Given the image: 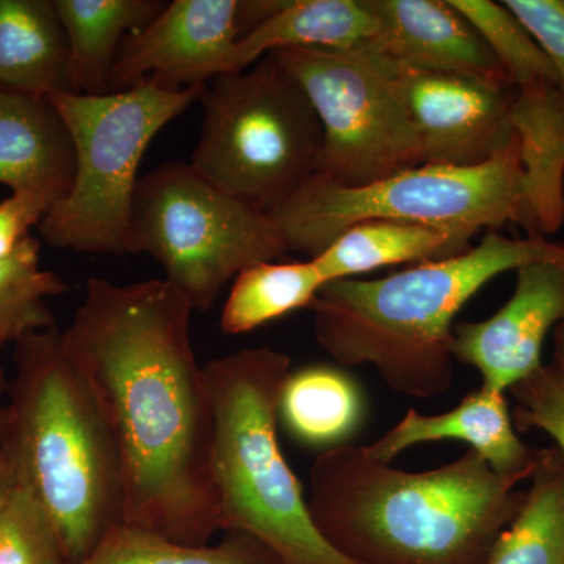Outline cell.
I'll return each mask as SVG.
<instances>
[{
    "mask_svg": "<svg viewBox=\"0 0 564 564\" xmlns=\"http://www.w3.org/2000/svg\"><path fill=\"white\" fill-rule=\"evenodd\" d=\"M192 303L166 280L90 278L62 332L120 456L124 522L193 547L220 532L214 414L191 337Z\"/></svg>",
    "mask_w": 564,
    "mask_h": 564,
    "instance_id": "obj_1",
    "label": "cell"
},
{
    "mask_svg": "<svg viewBox=\"0 0 564 564\" xmlns=\"http://www.w3.org/2000/svg\"><path fill=\"white\" fill-rule=\"evenodd\" d=\"M522 481L470 448L406 473L345 444L317 456L306 500L323 540L352 564H481L524 502Z\"/></svg>",
    "mask_w": 564,
    "mask_h": 564,
    "instance_id": "obj_2",
    "label": "cell"
},
{
    "mask_svg": "<svg viewBox=\"0 0 564 564\" xmlns=\"http://www.w3.org/2000/svg\"><path fill=\"white\" fill-rule=\"evenodd\" d=\"M540 261L564 262L563 245L489 231L452 258L378 280L326 282L310 306L315 340L340 366H373L392 391L443 395L454 384L456 314L494 278Z\"/></svg>",
    "mask_w": 564,
    "mask_h": 564,
    "instance_id": "obj_3",
    "label": "cell"
},
{
    "mask_svg": "<svg viewBox=\"0 0 564 564\" xmlns=\"http://www.w3.org/2000/svg\"><path fill=\"white\" fill-rule=\"evenodd\" d=\"M13 364L0 454L50 516L66 562L76 564L124 522L117 445L57 326L20 337Z\"/></svg>",
    "mask_w": 564,
    "mask_h": 564,
    "instance_id": "obj_4",
    "label": "cell"
},
{
    "mask_svg": "<svg viewBox=\"0 0 564 564\" xmlns=\"http://www.w3.org/2000/svg\"><path fill=\"white\" fill-rule=\"evenodd\" d=\"M291 364L269 345L204 364L220 532L250 534L281 564H352L315 529L303 486L282 454L278 422Z\"/></svg>",
    "mask_w": 564,
    "mask_h": 564,
    "instance_id": "obj_5",
    "label": "cell"
},
{
    "mask_svg": "<svg viewBox=\"0 0 564 564\" xmlns=\"http://www.w3.org/2000/svg\"><path fill=\"white\" fill-rule=\"evenodd\" d=\"M270 217L289 251L310 259L356 223L393 220L475 236L514 223L534 229L518 135L507 150L475 166L419 165L386 180L347 187L313 176Z\"/></svg>",
    "mask_w": 564,
    "mask_h": 564,
    "instance_id": "obj_6",
    "label": "cell"
},
{
    "mask_svg": "<svg viewBox=\"0 0 564 564\" xmlns=\"http://www.w3.org/2000/svg\"><path fill=\"white\" fill-rule=\"evenodd\" d=\"M203 90L204 85L169 90L147 79L107 95L50 96L68 128L76 166L69 192L39 225L44 242L62 250L129 254L144 152L166 124L199 101Z\"/></svg>",
    "mask_w": 564,
    "mask_h": 564,
    "instance_id": "obj_7",
    "label": "cell"
},
{
    "mask_svg": "<svg viewBox=\"0 0 564 564\" xmlns=\"http://www.w3.org/2000/svg\"><path fill=\"white\" fill-rule=\"evenodd\" d=\"M199 102L203 124L191 165L218 191L270 214L317 174L321 121L273 54L215 77Z\"/></svg>",
    "mask_w": 564,
    "mask_h": 564,
    "instance_id": "obj_8",
    "label": "cell"
},
{
    "mask_svg": "<svg viewBox=\"0 0 564 564\" xmlns=\"http://www.w3.org/2000/svg\"><path fill=\"white\" fill-rule=\"evenodd\" d=\"M128 252L150 254L193 310L207 311L245 269L291 251L267 212L218 191L191 163L170 162L137 185Z\"/></svg>",
    "mask_w": 564,
    "mask_h": 564,
    "instance_id": "obj_9",
    "label": "cell"
},
{
    "mask_svg": "<svg viewBox=\"0 0 564 564\" xmlns=\"http://www.w3.org/2000/svg\"><path fill=\"white\" fill-rule=\"evenodd\" d=\"M302 85L321 121L315 176L361 187L423 165L400 91V68L372 41L350 51L270 52Z\"/></svg>",
    "mask_w": 564,
    "mask_h": 564,
    "instance_id": "obj_10",
    "label": "cell"
},
{
    "mask_svg": "<svg viewBox=\"0 0 564 564\" xmlns=\"http://www.w3.org/2000/svg\"><path fill=\"white\" fill-rule=\"evenodd\" d=\"M281 0H173L122 41L110 93L147 79L169 90L203 87L231 74L237 44L273 14Z\"/></svg>",
    "mask_w": 564,
    "mask_h": 564,
    "instance_id": "obj_11",
    "label": "cell"
},
{
    "mask_svg": "<svg viewBox=\"0 0 564 564\" xmlns=\"http://www.w3.org/2000/svg\"><path fill=\"white\" fill-rule=\"evenodd\" d=\"M399 82L423 165H481L514 140L516 87L406 68H400Z\"/></svg>",
    "mask_w": 564,
    "mask_h": 564,
    "instance_id": "obj_12",
    "label": "cell"
},
{
    "mask_svg": "<svg viewBox=\"0 0 564 564\" xmlns=\"http://www.w3.org/2000/svg\"><path fill=\"white\" fill-rule=\"evenodd\" d=\"M513 295L492 317L454 326L452 355L484 378L485 388L510 391L543 367L552 326L564 322V262L540 261L516 270Z\"/></svg>",
    "mask_w": 564,
    "mask_h": 564,
    "instance_id": "obj_13",
    "label": "cell"
},
{
    "mask_svg": "<svg viewBox=\"0 0 564 564\" xmlns=\"http://www.w3.org/2000/svg\"><path fill=\"white\" fill-rule=\"evenodd\" d=\"M380 20L375 47L400 68L514 87L488 44L451 0H369Z\"/></svg>",
    "mask_w": 564,
    "mask_h": 564,
    "instance_id": "obj_14",
    "label": "cell"
},
{
    "mask_svg": "<svg viewBox=\"0 0 564 564\" xmlns=\"http://www.w3.org/2000/svg\"><path fill=\"white\" fill-rule=\"evenodd\" d=\"M436 441H459L477 452L496 473L518 475L530 480L541 452L522 443L514 430L507 393L481 386L467 393L458 406L447 413L423 415L408 411L393 429L373 444L364 445L367 455L391 464L408 448Z\"/></svg>",
    "mask_w": 564,
    "mask_h": 564,
    "instance_id": "obj_15",
    "label": "cell"
},
{
    "mask_svg": "<svg viewBox=\"0 0 564 564\" xmlns=\"http://www.w3.org/2000/svg\"><path fill=\"white\" fill-rule=\"evenodd\" d=\"M73 141L50 98L0 88V184L54 206L74 180Z\"/></svg>",
    "mask_w": 564,
    "mask_h": 564,
    "instance_id": "obj_16",
    "label": "cell"
},
{
    "mask_svg": "<svg viewBox=\"0 0 564 564\" xmlns=\"http://www.w3.org/2000/svg\"><path fill=\"white\" fill-rule=\"evenodd\" d=\"M381 24L369 0H282L234 51L231 73L250 68L270 52L350 51L380 35Z\"/></svg>",
    "mask_w": 564,
    "mask_h": 564,
    "instance_id": "obj_17",
    "label": "cell"
},
{
    "mask_svg": "<svg viewBox=\"0 0 564 564\" xmlns=\"http://www.w3.org/2000/svg\"><path fill=\"white\" fill-rule=\"evenodd\" d=\"M511 124L519 140L527 203L538 237L564 223V104L558 88H516Z\"/></svg>",
    "mask_w": 564,
    "mask_h": 564,
    "instance_id": "obj_18",
    "label": "cell"
},
{
    "mask_svg": "<svg viewBox=\"0 0 564 564\" xmlns=\"http://www.w3.org/2000/svg\"><path fill=\"white\" fill-rule=\"evenodd\" d=\"M0 88L73 93L69 46L54 0H0Z\"/></svg>",
    "mask_w": 564,
    "mask_h": 564,
    "instance_id": "obj_19",
    "label": "cell"
},
{
    "mask_svg": "<svg viewBox=\"0 0 564 564\" xmlns=\"http://www.w3.org/2000/svg\"><path fill=\"white\" fill-rule=\"evenodd\" d=\"M165 6L161 0H54L68 39L73 93H110L124 36L147 28Z\"/></svg>",
    "mask_w": 564,
    "mask_h": 564,
    "instance_id": "obj_20",
    "label": "cell"
},
{
    "mask_svg": "<svg viewBox=\"0 0 564 564\" xmlns=\"http://www.w3.org/2000/svg\"><path fill=\"white\" fill-rule=\"evenodd\" d=\"M473 237L415 223L361 221L340 234L313 262L326 284L386 267L452 258L469 250Z\"/></svg>",
    "mask_w": 564,
    "mask_h": 564,
    "instance_id": "obj_21",
    "label": "cell"
},
{
    "mask_svg": "<svg viewBox=\"0 0 564 564\" xmlns=\"http://www.w3.org/2000/svg\"><path fill=\"white\" fill-rule=\"evenodd\" d=\"M366 404L355 378L337 367L315 364L289 373L280 419L293 440L307 447L345 445L362 425Z\"/></svg>",
    "mask_w": 564,
    "mask_h": 564,
    "instance_id": "obj_22",
    "label": "cell"
},
{
    "mask_svg": "<svg viewBox=\"0 0 564 564\" xmlns=\"http://www.w3.org/2000/svg\"><path fill=\"white\" fill-rule=\"evenodd\" d=\"M481 564H564V459L545 448L518 514Z\"/></svg>",
    "mask_w": 564,
    "mask_h": 564,
    "instance_id": "obj_23",
    "label": "cell"
},
{
    "mask_svg": "<svg viewBox=\"0 0 564 564\" xmlns=\"http://www.w3.org/2000/svg\"><path fill=\"white\" fill-rule=\"evenodd\" d=\"M325 285L313 259L259 262L237 274L220 325L229 336L254 332L293 311L310 307Z\"/></svg>",
    "mask_w": 564,
    "mask_h": 564,
    "instance_id": "obj_24",
    "label": "cell"
},
{
    "mask_svg": "<svg viewBox=\"0 0 564 564\" xmlns=\"http://www.w3.org/2000/svg\"><path fill=\"white\" fill-rule=\"evenodd\" d=\"M76 564H281L261 541L226 533L218 544L193 547L137 527H113L90 554Z\"/></svg>",
    "mask_w": 564,
    "mask_h": 564,
    "instance_id": "obj_25",
    "label": "cell"
},
{
    "mask_svg": "<svg viewBox=\"0 0 564 564\" xmlns=\"http://www.w3.org/2000/svg\"><path fill=\"white\" fill-rule=\"evenodd\" d=\"M488 44L516 88L552 84L558 88L554 65L524 24L502 2L451 0Z\"/></svg>",
    "mask_w": 564,
    "mask_h": 564,
    "instance_id": "obj_26",
    "label": "cell"
},
{
    "mask_svg": "<svg viewBox=\"0 0 564 564\" xmlns=\"http://www.w3.org/2000/svg\"><path fill=\"white\" fill-rule=\"evenodd\" d=\"M0 564H68L50 516L20 486L0 518Z\"/></svg>",
    "mask_w": 564,
    "mask_h": 564,
    "instance_id": "obj_27",
    "label": "cell"
},
{
    "mask_svg": "<svg viewBox=\"0 0 564 564\" xmlns=\"http://www.w3.org/2000/svg\"><path fill=\"white\" fill-rule=\"evenodd\" d=\"M510 392L516 400V426L549 434L564 459V378L554 364L541 367Z\"/></svg>",
    "mask_w": 564,
    "mask_h": 564,
    "instance_id": "obj_28",
    "label": "cell"
},
{
    "mask_svg": "<svg viewBox=\"0 0 564 564\" xmlns=\"http://www.w3.org/2000/svg\"><path fill=\"white\" fill-rule=\"evenodd\" d=\"M68 284L54 274L33 288L0 295V347L17 343L24 334L55 326L54 315L44 300L62 295Z\"/></svg>",
    "mask_w": 564,
    "mask_h": 564,
    "instance_id": "obj_29",
    "label": "cell"
},
{
    "mask_svg": "<svg viewBox=\"0 0 564 564\" xmlns=\"http://www.w3.org/2000/svg\"><path fill=\"white\" fill-rule=\"evenodd\" d=\"M554 65L564 104V0H505Z\"/></svg>",
    "mask_w": 564,
    "mask_h": 564,
    "instance_id": "obj_30",
    "label": "cell"
},
{
    "mask_svg": "<svg viewBox=\"0 0 564 564\" xmlns=\"http://www.w3.org/2000/svg\"><path fill=\"white\" fill-rule=\"evenodd\" d=\"M50 210L51 204L33 196L11 195L0 202V258L17 251Z\"/></svg>",
    "mask_w": 564,
    "mask_h": 564,
    "instance_id": "obj_31",
    "label": "cell"
},
{
    "mask_svg": "<svg viewBox=\"0 0 564 564\" xmlns=\"http://www.w3.org/2000/svg\"><path fill=\"white\" fill-rule=\"evenodd\" d=\"M54 274L40 269V242L31 236L17 251L0 258V295L43 284Z\"/></svg>",
    "mask_w": 564,
    "mask_h": 564,
    "instance_id": "obj_32",
    "label": "cell"
},
{
    "mask_svg": "<svg viewBox=\"0 0 564 564\" xmlns=\"http://www.w3.org/2000/svg\"><path fill=\"white\" fill-rule=\"evenodd\" d=\"M18 489L17 475L11 469L6 456L0 454V518L6 513L10 500L13 499Z\"/></svg>",
    "mask_w": 564,
    "mask_h": 564,
    "instance_id": "obj_33",
    "label": "cell"
},
{
    "mask_svg": "<svg viewBox=\"0 0 564 564\" xmlns=\"http://www.w3.org/2000/svg\"><path fill=\"white\" fill-rule=\"evenodd\" d=\"M554 366L564 378V322L560 323L556 328Z\"/></svg>",
    "mask_w": 564,
    "mask_h": 564,
    "instance_id": "obj_34",
    "label": "cell"
},
{
    "mask_svg": "<svg viewBox=\"0 0 564 564\" xmlns=\"http://www.w3.org/2000/svg\"><path fill=\"white\" fill-rule=\"evenodd\" d=\"M2 351L3 347H0V429H2V415L3 406H6L7 386H9V380H7L6 370H3L2 366Z\"/></svg>",
    "mask_w": 564,
    "mask_h": 564,
    "instance_id": "obj_35",
    "label": "cell"
}]
</instances>
